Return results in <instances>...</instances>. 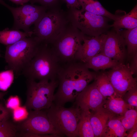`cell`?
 Wrapping results in <instances>:
<instances>
[{
	"mask_svg": "<svg viewBox=\"0 0 137 137\" xmlns=\"http://www.w3.org/2000/svg\"><path fill=\"white\" fill-rule=\"evenodd\" d=\"M84 34L70 22L63 31L48 44L61 64L77 61L78 52Z\"/></svg>",
	"mask_w": 137,
	"mask_h": 137,
	"instance_id": "4",
	"label": "cell"
},
{
	"mask_svg": "<svg viewBox=\"0 0 137 137\" xmlns=\"http://www.w3.org/2000/svg\"><path fill=\"white\" fill-rule=\"evenodd\" d=\"M122 123L126 132L137 125V111L135 109L127 110L122 116L119 117Z\"/></svg>",
	"mask_w": 137,
	"mask_h": 137,
	"instance_id": "25",
	"label": "cell"
},
{
	"mask_svg": "<svg viewBox=\"0 0 137 137\" xmlns=\"http://www.w3.org/2000/svg\"><path fill=\"white\" fill-rule=\"evenodd\" d=\"M8 119L0 121V137H12L16 136V129Z\"/></svg>",
	"mask_w": 137,
	"mask_h": 137,
	"instance_id": "27",
	"label": "cell"
},
{
	"mask_svg": "<svg viewBox=\"0 0 137 137\" xmlns=\"http://www.w3.org/2000/svg\"><path fill=\"white\" fill-rule=\"evenodd\" d=\"M47 110V116L56 130L64 136L78 137L77 126L81 112L78 107L75 105L66 108L53 103Z\"/></svg>",
	"mask_w": 137,
	"mask_h": 137,
	"instance_id": "6",
	"label": "cell"
},
{
	"mask_svg": "<svg viewBox=\"0 0 137 137\" xmlns=\"http://www.w3.org/2000/svg\"><path fill=\"white\" fill-rule=\"evenodd\" d=\"M120 32L125 40L128 57L132 58L137 54V27Z\"/></svg>",
	"mask_w": 137,
	"mask_h": 137,
	"instance_id": "23",
	"label": "cell"
},
{
	"mask_svg": "<svg viewBox=\"0 0 137 137\" xmlns=\"http://www.w3.org/2000/svg\"><path fill=\"white\" fill-rule=\"evenodd\" d=\"M120 63L100 53L91 58L84 64L89 69L97 71L112 68Z\"/></svg>",
	"mask_w": 137,
	"mask_h": 137,
	"instance_id": "17",
	"label": "cell"
},
{
	"mask_svg": "<svg viewBox=\"0 0 137 137\" xmlns=\"http://www.w3.org/2000/svg\"><path fill=\"white\" fill-rule=\"evenodd\" d=\"M7 93V92H0V100L2 99Z\"/></svg>",
	"mask_w": 137,
	"mask_h": 137,
	"instance_id": "36",
	"label": "cell"
},
{
	"mask_svg": "<svg viewBox=\"0 0 137 137\" xmlns=\"http://www.w3.org/2000/svg\"><path fill=\"white\" fill-rule=\"evenodd\" d=\"M67 12L70 22L84 35L99 36L110 27L108 24V18L82 9H68Z\"/></svg>",
	"mask_w": 137,
	"mask_h": 137,
	"instance_id": "8",
	"label": "cell"
},
{
	"mask_svg": "<svg viewBox=\"0 0 137 137\" xmlns=\"http://www.w3.org/2000/svg\"><path fill=\"white\" fill-rule=\"evenodd\" d=\"M107 98L103 107L115 116H121L128 110L132 109L121 97L114 95Z\"/></svg>",
	"mask_w": 137,
	"mask_h": 137,
	"instance_id": "18",
	"label": "cell"
},
{
	"mask_svg": "<svg viewBox=\"0 0 137 137\" xmlns=\"http://www.w3.org/2000/svg\"><path fill=\"white\" fill-rule=\"evenodd\" d=\"M107 36V34L104 33L95 37L84 35L83 37V43L78 52L77 61L84 63L91 58L99 53Z\"/></svg>",
	"mask_w": 137,
	"mask_h": 137,
	"instance_id": "13",
	"label": "cell"
},
{
	"mask_svg": "<svg viewBox=\"0 0 137 137\" xmlns=\"http://www.w3.org/2000/svg\"><path fill=\"white\" fill-rule=\"evenodd\" d=\"M13 71L7 70L0 72V90L6 91L13 83L14 77Z\"/></svg>",
	"mask_w": 137,
	"mask_h": 137,
	"instance_id": "26",
	"label": "cell"
},
{
	"mask_svg": "<svg viewBox=\"0 0 137 137\" xmlns=\"http://www.w3.org/2000/svg\"><path fill=\"white\" fill-rule=\"evenodd\" d=\"M96 75L80 61L62 65L57 76L58 88L53 103L64 106L66 103L74 101L78 94L94 79Z\"/></svg>",
	"mask_w": 137,
	"mask_h": 137,
	"instance_id": "1",
	"label": "cell"
},
{
	"mask_svg": "<svg viewBox=\"0 0 137 137\" xmlns=\"http://www.w3.org/2000/svg\"><path fill=\"white\" fill-rule=\"evenodd\" d=\"M3 0H0V3Z\"/></svg>",
	"mask_w": 137,
	"mask_h": 137,
	"instance_id": "39",
	"label": "cell"
},
{
	"mask_svg": "<svg viewBox=\"0 0 137 137\" xmlns=\"http://www.w3.org/2000/svg\"><path fill=\"white\" fill-rule=\"evenodd\" d=\"M106 34V38L100 53L120 63H124L126 54V45L120 30H114Z\"/></svg>",
	"mask_w": 137,
	"mask_h": 137,
	"instance_id": "11",
	"label": "cell"
},
{
	"mask_svg": "<svg viewBox=\"0 0 137 137\" xmlns=\"http://www.w3.org/2000/svg\"><path fill=\"white\" fill-rule=\"evenodd\" d=\"M2 5L7 8L11 12L14 18L13 23H16L26 18L31 14L44 7L34 4H25L19 7H14L10 6L4 1Z\"/></svg>",
	"mask_w": 137,
	"mask_h": 137,
	"instance_id": "16",
	"label": "cell"
},
{
	"mask_svg": "<svg viewBox=\"0 0 137 137\" xmlns=\"http://www.w3.org/2000/svg\"><path fill=\"white\" fill-rule=\"evenodd\" d=\"M90 111V120L94 137H102L109 119L114 115L103 107Z\"/></svg>",
	"mask_w": 137,
	"mask_h": 137,
	"instance_id": "14",
	"label": "cell"
},
{
	"mask_svg": "<svg viewBox=\"0 0 137 137\" xmlns=\"http://www.w3.org/2000/svg\"><path fill=\"white\" fill-rule=\"evenodd\" d=\"M90 110H81V117L77 126L78 137H94L90 122Z\"/></svg>",
	"mask_w": 137,
	"mask_h": 137,
	"instance_id": "22",
	"label": "cell"
},
{
	"mask_svg": "<svg viewBox=\"0 0 137 137\" xmlns=\"http://www.w3.org/2000/svg\"><path fill=\"white\" fill-rule=\"evenodd\" d=\"M94 80L98 90L103 96L107 98L115 96L114 89L105 73L96 75Z\"/></svg>",
	"mask_w": 137,
	"mask_h": 137,
	"instance_id": "24",
	"label": "cell"
},
{
	"mask_svg": "<svg viewBox=\"0 0 137 137\" xmlns=\"http://www.w3.org/2000/svg\"><path fill=\"white\" fill-rule=\"evenodd\" d=\"M127 133V137H137V125L134 126L133 128L128 131Z\"/></svg>",
	"mask_w": 137,
	"mask_h": 137,
	"instance_id": "34",
	"label": "cell"
},
{
	"mask_svg": "<svg viewBox=\"0 0 137 137\" xmlns=\"http://www.w3.org/2000/svg\"><path fill=\"white\" fill-rule=\"evenodd\" d=\"M110 27H113L116 31L122 28L131 29L137 27V5L136 4L128 13L121 16L114 21Z\"/></svg>",
	"mask_w": 137,
	"mask_h": 137,
	"instance_id": "20",
	"label": "cell"
},
{
	"mask_svg": "<svg viewBox=\"0 0 137 137\" xmlns=\"http://www.w3.org/2000/svg\"><path fill=\"white\" fill-rule=\"evenodd\" d=\"M28 114L25 107H19L13 110V118L15 121H21L26 119Z\"/></svg>",
	"mask_w": 137,
	"mask_h": 137,
	"instance_id": "29",
	"label": "cell"
},
{
	"mask_svg": "<svg viewBox=\"0 0 137 137\" xmlns=\"http://www.w3.org/2000/svg\"><path fill=\"white\" fill-rule=\"evenodd\" d=\"M27 80L26 107L33 110L48 109L53 103L54 92L58 86L57 79L42 80L38 82Z\"/></svg>",
	"mask_w": 137,
	"mask_h": 137,
	"instance_id": "7",
	"label": "cell"
},
{
	"mask_svg": "<svg viewBox=\"0 0 137 137\" xmlns=\"http://www.w3.org/2000/svg\"><path fill=\"white\" fill-rule=\"evenodd\" d=\"M61 65L49 45L41 42L21 75L27 79L35 81L56 80Z\"/></svg>",
	"mask_w": 137,
	"mask_h": 137,
	"instance_id": "2",
	"label": "cell"
},
{
	"mask_svg": "<svg viewBox=\"0 0 137 137\" xmlns=\"http://www.w3.org/2000/svg\"><path fill=\"white\" fill-rule=\"evenodd\" d=\"M106 99L99 91L94 80L78 94L75 105L81 110L93 111L103 107Z\"/></svg>",
	"mask_w": 137,
	"mask_h": 137,
	"instance_id": "12",
	"label": "cell"
},
{
	"mask_svg": "<svg viewBox=\"0 0 137 137\" xmlns=\"http://www.w3.org/2000/svg\"><path fill=\"white\" fill-rule=\"evenodd\" d=\"M132 58L131 65L129 66L131 72L133 74L137 72V54L135 55Z\"/></svg>",
	"mask_w": 137,
	"mask_h": 137,
	"instance_id": "32",
	"label": "cell"
},
{
	"mask_svg": "<svg viewBox=\"0 0 137 137\" xmlns=\"http://www.w3.org/2000/svg\"><path fill=\"white\" fill-rule=\"evenodd\" d=\"M13 3L17 5H22L26 4L28 2H29L30 0H9Z\"/></svg>",
	"mask_w": 137,
	"mask_h": 137,
	"instance_id": "35",
	"label": "cell"
},
{
	"mask_svg": "<svg viewBox=\"0 0 137 137\" xmlns=\"http://www.w3.org/2000/svg\"><path fill=\"white\" fill-rule=\"evenodd\" d=\"M66 4L68 9H80L81 7L78 0H62Z\"/></svg>",
	"mask_w": 137,
	"mask_h": 137,
	"instance_id": "31",
	"label": "cell"
},
{
	"mask_svg": "<svg viewBox=\"0 0 137 137\" xmlns=\"http://www.w3.org/2000/svg\"><path fill=\"white\" fill-rule=\"evenodd\" d=\"M20 100L17 96H11L8 99L6 104V108L14 110L19 107Z\"/></svg>",
	"mask_w": 137,
	"mask_h": 137,
	"instance_id": "30",
	"label": "cell"
},
{
	"mask_svg": "<svg viewBox=\"0 0 137 137\" xmlns=\"http://www.w3.org/2000/svg\"><path fill=\"white\" fill-rule=\"evenodd\" d=\"M6 107H4L2 104H0V110L4 109Z\"/></svg>",
	"mask_w": 137,
	"mask_h": 137,
	"instance_id": "37",
	"label": "cell"
},
{
	"mask_svg": "<svg viewBox=\"0 0 137 137\" xmlns=\"http://www.w3.org/2000/svg\"><path fill=\"white\" fill-rule=\"evenodd\" d=\"M105 73L115 91V96L122 98L129 90L137 86L129 64L120 63Z\"/></svg>",
	"mask_w": 137,
	"mask_h": 137,
	"instance_id": "10",
	"label": "cell"
},
{
	"mask_svg": "<svg viewBox=\"0 0 137 137\" xmlns=\"http://www.w3.org/2000/svg\"><path fill=\"white\" fill-rule=\"evenodd\" d=\"M122 98L132 109L137 110V86L128 91Z\"/></svg>",
	"mask_w": 137,
	"mask_h": 137,
	"instance_id": "28",
	"label": "cell"
},
{
	"mask_svg": "<svg viewBox=\"0 0 137 137\" xmlns=\"http://www.w3.org/2000/svg\"><path fill=\"white\" fill-rule=\"evenodd\" d=\"M2 57V56L1 53V50L0 48V58Z\"/></svg>",
	"mask_w": 137,
	"mask_h": 137,
	"instance_id": "38",
	"label": "cell"
},
{
	"mask_svg": "<svg viewBox=\"0 0 137 137\" xmlns=\"http://www.w3.org/2000/svg\"><path fill=\"white\" fill-rule=\"evenodd\" d=\"M81 9L97 15L115 21L121 16L113 14L107 10L97 0H78Z\"/></svg>",
	"mask_w": 137,
	"mask_h": 137,
	"instance_id": "15",
	"label": "cell"
},
{
	"mask_svg": "<svg viewBox=\"0 0 137 137\" xmlns=\"http://www.w3.org/2000/svg\"><path fill=\"white\" fill-rule=\"evenodd\" d=\"M127 135L119 117L113 116L108 121L102 137H124Z\"/></svg>",
	"mask_w": 137,
	"mask_h": 137,
	"instance_id": "19",
	"label": "cell"
},
{
	"mask_svg": "<svg viewBox=\"0 0 137 137\" xmlns=\"http://www.w3.org/2000/svg\"><path fill=\"white\" fill-rule=\"evenodd\" d=\"M9 115V111L6 108L0 110V121L8 119Z\"/></svg>",
	"mask_w": 137,
	"mask_h": 137,
	"instance_id": "33",
	"label": "cell"
},
{
	"mask_svg": "<svg viewBox=\"0 0 137 137\" xmlns=\"http://www.w3.org/2000/svg\"><path fill=\"white\" fill-rule=\"evenodd\" d=\"M41 42L32 35L24 38L14 43L6 46L4 58L7 70L13 71L18 77L35 55Z\"/></svg>",
	"mask_w": 137,
	"mask_h": 137,
	"instance_id": "3",
	"label": "cell"
},
{
	"mask_svg": "<svg viewBox=\"0 0 137 137\" xmlns=\"http://www.w3.org/2000/svg\"><path fill=\"white\" fill-rule=\"evenodd\" d=\"M69 22L67 12L60 8L47 9L41 19L34 24L33 35L41 42L49 44Z\"/></svg>",
	"mask_w": 137,
	"mask_h": 137,
	"instance_id": "5",
	"label": "cell"
},
{
	"mask_svg": "<svg viewBox=\"0 0 137 137\" xmlns=\"http://www.w3.org/2000/svg\"><path fill=\"white\" fill-rule=\"evenodd\" d=\"M22 127L26 132L25 136L60 137L64 136L54 127L47 112L42 110L30 111Z\"/></svg>",
	"mask_w": 137,
	"mask_h": 137,
	"instance_id": "9",
	"label": "cell"
},
{
	"mask_svg": "<svg viewBox=\"0 0 137 137\" xmlns=\"http://www.w3.org/2000/svg\"><path fill=\"white\" fill-rule=\"evenodd\" d=\"M33 35L32 31L29 32H22L19 30H10L6 28L0 31V43L6 46L10 45Z\"/></svg>",
	"mask_w": 137,
	"mask_h": 137,
	"instance_id": "21",
	"label": "cell"
}]
</instances>
